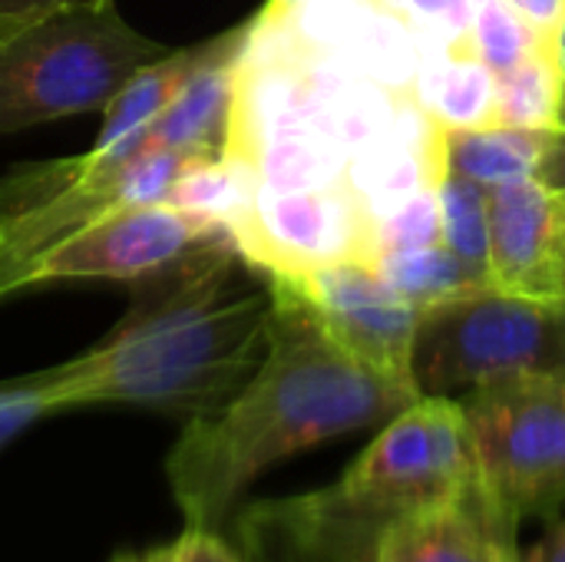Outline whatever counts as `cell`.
Returning <instances> with one entry per match:
<instances>
[{
  "label": "cell",
  "mask_w": 565,
  "mask_h": 562,
  "mask_svg": "<svg viewBox=\"0 0 565 562\" xmlns=\"http://www.w3.org/2000/svg\"><path fill=\"white\" fill-rule=\"evenodd\" d=\"M271 291L262 364L218 411L185 421L166 457V480L185 527L218 530L242 494L281 460L384 427L420 397L414 384L351 358L288 282L271 278Z\"/></svg>",
  "instance_id": "obj_1"
},
{
  "label": "cell",
  "mask_w": 565,
  "mask_h": 562,
  "mask_svg": "<svg viewBox=\"0 0 565 562\" xmlns=\"http://www.w3.org/2000/svg\"><path fill=\"white\" fill-rule=\"evenodd\" d=\"M139 285L96 348L56 364L66 411L129 404L185 421L218 411L268 351L271 278L225 242Z\"/></svg>",
  "instance_id": "obj_2"
},
{
  "label": "cell",
  "mask_w": 565,
  "mask_h": 562,
  "mask_svg": "<svg viewBox=\"0 0 565 562\" xmlns=\"http://www.w3.org/2000/svg\"><path fill=\"white\" fill-rule=\"evenodd\" d=\"M199 159L152 146L146 132L73 159L30 162L0 179V298L26 291L30 268L89 222L122 209L166 202Z\"/></svg>",
  "instance_id": "obj_3"
},
{
  "label": "cell",
  "mask_w": 565,
  "mask_h": 562,
  "mask_svg": "<svg viewBox=\"0 0 565 562\" xmlns=\"http://www.w3.org/2000/svg\"><path fill=\"white\" fill-rule=\"evenodd\" d=\"M169 53L129 26L116 0L56 10L0 33V136L106 109L129 76Z\"/></svg>",
  "instance_id": "obj_4"
},
{
  "label": "cell",
  "mask_w": 565,
  "mask_h": 562,
  "mask_svg": "<svg viewBox=\"0 0 565 562\" xmlns=\"http://www.w3.org/2000/svg\"><path fill=\"white\" fill-rule=\"evenodd\" d=\"M520 374H565V301L487 285L420 308L411 354L420 397H457Z\"/></svg>",
  "instance_id": "obj_5"
},
{
  "label": "cell",
  "mask_w": 565,
  "mask_h": 562,
  "mask_svg": "<svg viewBox=\"0 0 565 562\" xmlns=\"http://www.w3.org/2000/svg\"><path fill=\"white\" fill-rule=\"evenodd\" d=\"M483 494L510 517L565 503V374H520L460 397Z\"/></svg>",
  "instance_id": "obj_6"
},
{
  "label": "cell",
  "mask_w": 565,
  "mask_h": 562,
  "mask_svg": "<svg viewBox=\"0 0 565 562\" xmlns=\"http://www.w3.org/2000/svg\"><path fill=\"white\" fill-rule=\"evenodd\" d=\"M480 484L460 397H417L394 414L334 490L381 520L467 497Z\"/></svg>",
  "instance_id": "obj_7"
},
{
  "label": "cell",
  "mask_w": 565,
  "mask_h": 562,
  "mask_svg": "<svg viewBox=\"0 0 565 562\" xmlns=\"http://www.w3.org/2000/svg\"><path fill=\"white\" fill-rule=\"evenodd\" d=\"M235 248L271 278H301L338 262H374V219L344 179L315 189L258 185L232 225Z\"/></svg>",
  "instance_id": "obj_8"
},
{
  "label": "cell",
  "mask_w": 565,
  "mask_h": 562,
  "mask_svg": "<svg viewBox=\"0 0 565 562\" xmlns=\"http://www.w3.org/2000/svg\"><path fill=\"white\" fill-rule=\"evenodd\" d=\"M225 242H235L225 225L169 202L122 205L50 248L30 268L26 288L86 278L142 282Z\"/></svg>",
  "instance_id": "obj_9"
},
{
  "label": "cell",
  "mask_w": 565,
  "mask_h": 562,
  "mask_svg": "<svg viewBox=\"0 0 565 562\" xmlns=\"http://www.w3.org/2000/svg\"><path fill=\"white\" fill-rule=\"evenodd\" d=\"M288 282L321 328L371 371L414 384L411 354L420 308L404 298L374 262H338Z\"/></svg>",
  "instance_id": "obj_10"
},
{
  "label": "cell",
  "mask_w": 565,
  "mask_h": 562,
  "mask_svg": "<svg viewBox=\"0 0 565 562\" xmlns=\"http://www.w3.org/2000/svg\"><path fill=\"white\" fill-rule=\"evenodd\" d=\"M490 288L565 301V185L520 179L490 189Z\"/></svg>",
  "instance_id": "obj_11"
},
{
  "label": "cell",
  "mask_w": 565,
  "mask_h": 562,
  "mask_svg": "<svg viewBox=\"0 0 565 562\" xmlns=\"http://www.w3.org/2000/svg\"><path fill=\"white\" fill-rule=\"evenodd\" d=\"M367 510L351 507L334 487L262 500L238 517L245 562H354Z\"/></svg>",
  "instance_id": "obj_12"
},
{
  "label": "cell",
  "mask_w": 565,
  "mask_h": 562,
  "mask_svg": "<svg viewBox=\"0 0 565 562\" xmlns=\"http://www.w3.org/2000/svg\"><path fill=\"white\" fill-rule=\"evenodd\" d=\"M516 527L477 484L454 503L387 520L381 543L401 562H520Z\"/></svg>",
  "instance_id": "obj_13"
},
{
  "label": "cell",
  "mask_w": 565,
  "mask_h": 562,
  "mask_svg": "<svg viewBox=\"0 0 565 562\" xmlns=\"http://www.w3.org/2000/svg\"><path fill=\"white\" fill-rule=\"evenodd\" d=\"M248 23L209 40V53L189 73L182 89L146 129L152 146L192 156H222L228 146L232 103H235V60Z\"/></svg>",
  "instance_id": "obj_14"
},
{
  "label": "cell",
  "mask_w": 565,
  "mask_h": 562,
  "mask_svg": "<svg viewBox=\"0 0 565 562\" xmlns=\"http://www.w3.org/2000/svg\"><path fill=\"white\" fill-rule=\"evenodd\" d=\"M414 99L444 129L497 126V73L477 56L473 43L434 50L424 60Z\"/></svg>",
  "instance_id": "obj_15"
},
{
  "label": "cell",
  "mask_w": 565,
  "mask_h": 562,
  "mask_svg": "<svg viewBox=\"0 0 565 562\" xmlns=\"http://www.w3.org/2000/svg\"><path fill=\"white\" fill-rule=\"evenodd\" d=\"M556 129L480 126L447 129V169L483 185L500 189L520 179H540L550 159Z\"/></svg>",
  "instance_id": "obj_16"
},
{
  "label": "cell",
  "mask_w": 565,
  "mask_h": 562,
  "mask_svg": "<svg viewBox=\"0 0 565 562\" xmlns=\"http://www.w3.org/2000/svg\"><path fill=\"white\" fill-rule=\"evenodd\" d=\"M205 53H209V40L185 50H169L159 60L139 66L129 76V83L116 93V99L103 109L106 119L99 126L93 149H109L146 132L162 116V109L172 103V96L182 89V83L202 63Z\"/></svg>",
  "instance_id": "obj_17"
},
{
  "label": "cell",
  "mask_w": 565,
  "mask_h": 562,
  "mask_svg": "<svg viewBox=\"0 0 565 562\" xmlns=\"http://www.w3.org/2000/svg\"><path fill=\"white\" fill-rule=\"evenodd\" d=\"M563 106L565 73L556 36L497 79V126L563 129Z\"/></svg>",
  "instance_id": "obj_18"
},
{
  "label": "cell",
  "mask_w": 565,
  "mask_h": 562,
  "mask_svg": "<svg viewBox=\"0 0 565 562\" xmlns=\"http://www.w3.org/2000/svg\"><path fill=\"white\" fill-rule=\"evenodd\" d=\"M255 192H258V172L245 159L222 152V156L192 162L175 179L166 202L175 209L195 212L202 219H212L232 232V225L242 222L245 212L252 209Z\"/></svg>",
  "instance_id": "obj_19"
},
{
  "label": "cell",
  "mask_w": 565,
  "mask_h": 562,
  "mask_svg": "<svg viewBox=\"0 0 565 562\" xmlns=\"http://www.w3.org/2000/svg\"><path fill=\"white\" fill-rule=\"evenodd\" d=\"M381 275L417 308L487 288L447 245H430V248H414V252H397L384 255L374 262Z\"/></svg>",
  "instance_id": "obj_20"
},
{
  "label": "cell",
  "mask_w": 565,
  "mask_h": 562,
  "mask_svg": "<svg viewBox=\"0 0 565 562\" xmlns=\"http://www.w3.org/2000/svg\"><path fill=\"white\" fill-rule=\"evenodd\" d=\"M444 245L490 285V189L447 169L440 179Z\"/></svg>",
  "instance_id": "obj_21"
},
{
  "label": "cell",
  "mask_w": 565,
  "mask_h": 562,
  "mask_svg": "<svg viewBox=\"0 0 565 562\" xmlns=\"http://www.w3.org/2000/svg\"><path fill=\"white\" fill-rule=\"evenodd\" d=\"M546 40H550V33L536 30L513 3H507V0H477L473 50L497 73V79L503 73H510L513 66H520Z\"/></svg>",
  "instance_id": "obj_22"
},
{
  "label": "cell",
  "mask_w": 565,
  "mask_h": 562,
  "mask_svg": "<svg viewBox=\"0 0 565 562\" xmlns=\"http://www.w3.org/2000/svg\"><path fill=\"white\" fill-rule=\"evenodd\" d=\"M407 30H414L430 50H454L473 43L477 0H371Z\"/></svg>",
  "instance_id": "obj_23"
},
{
  "label": "cell",
  "mask_w": 565,
  "mask_h": 562,
  "mask_svg": "<svg viewBox=\"0 0 565 562\" xmlns=\"http://www.w3.org/2000/svg\"><path fill=\"white\" fill-rule=\"evenodd\" d=\"M444 245V219H440V185H427L411 195L404 205L374 222V262L397 252Z\"/></svg>",
  "instance_id": "obj_24"
},
{
  "label": "cell",
  "mask_w": 565,
  "mask_h": 562,
  "mask_svg": "<svg viewBox=\"0 0 565 562\" xmlns=\"http://www.w3.org/2000/svg\"><path fill=\"white\" fill-rule=\"evenodd\" d=\"M66 411L60 368H46L26 378L0 381V450L46 414Z\"/></svg>",
  "instance_id": "obj_25"
},
{
  "label": "cell",
  "mask_w": 565,
  "mask_h": 562,
  "mask_svg": "<svg viewBox=\"0 0 565 562\" xmlns=\"http://www.w3.org/2000/svg\"><path fill=\"white\" fill-rule=\"evenodd\" d=\"M152 562H245L242 550L228 547L218 530L185 527L182 537L152 550Z\"/></svg>",
  "instance_id": "obj_26"
},
{
  "label": "cell",
  "mask_w": 565,
  "mask_h": 562,
  "mask_svg": "<svg viewBox=\"0 0 565 562\" xmlns=\"http://www.w3.org/2000/svg\"><path fill=\"white\" fill-rule=\"evenodd\" d=\"M79 3H96V0H0V33L33 23L40 17H50L56 10L79 7Z\"/></svg>",
  "instance_id": "obj_27"
},
{
  "label": "cell",
  "mask_w": 565,
  "mask_h": 562,
  "mask_svg": "<svg viewBox=\"0 0 565 562\" xmlns=\"http://www.w3.org/2000/svg\"><path fill=\"white\" fill-rule=\"evenodd\" d=\"M507 3H513L536 30H543L550 36H556L565 17V0H507Z\"/></svg>",
  "instance_id": "obj_28"
},
{
  "label": "cell",
  "mask_w": 565,
  "mask_h": 562,
  "mask_svg": "<svg viewBox=\"0 0 565 562\" xmlns=\"http://www.w3.org/2000/svg\"><path fill=\"white\" fill-rule=\"evenodd\" d=\"M387 520L381 517H367V523L361 527V537H358V553H354V562H401L397 556H391L381 543V530H384Z\"/></svg>",
  "instance_id": "obj_29"
},
{
  "label": "cell",
  "mask_w": 565,
  "mask_h": 562,
  "mask_svg": "<svg viewBox=\"0 0 565 562\" xmlns=\"http://www.w3.org/2000/svg\"><path fill=\"white\" fill-rule=\"evenodd\" d=\"M520 562H565V520L553 523L550 533Z\"/></svg>",
  "instance_id": "obj_30"
},
{
  "label": "cell",
  "mask_w": 565,
  "mask_h": 562,
  "mask_svg": "<svg viewBox=\"0 0 565 562\" xmlns=\"http://www.w3.org/2000/svg\"><path fill=\"white\" fill-rule=\"evenodd\" d=\"M113 562H152V550L149 553H116Z\"/></svg>",
  "instance_id": "obj_31"
}]
</instances>
